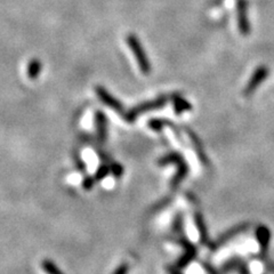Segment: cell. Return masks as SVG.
Wrapping results in <instances>:
<instances>
[{"mask_svg": "<svg viewBox=\"0 0 274 274\" xmlns=\"http://www.w3.org/2000/svg\"><path fill=\"white\" fill-rule=\"evenodd\" d=\"M111 171L113 172V174H115V175H120V173H121V167L119 165H113L111 167Z\"/></svg>", "mask_w": 274, "mask_h": 274, "instance_id": "obj_13", "label": "cell"}, {"mask_svg": "<svg viewBox=\"0 0 274 274\" xmlns=\"http://www.w3.org/2000/svg\"><path fill=\"white\" fill-rule=\"evenodd\" d=\"M95 91H96V95H97V97L101 99L105 105L111 107L112 110H114L115 112H119V113H122L123 110H125L123 104L119 101L118 98H115L113 95L110 94V91H107L106 88H104L103 86H97L95 88Z\"/></svg>", "mask_w": 274, "mask_h": 274, "instance_id": "obj_5", "label": "cell"}, {"mask_svg": "<svg viewBox=\"0 0 274 274\" xmlns=\"http://www.w3.org/2000/svg\"><path fill=\"white\" fill-rule=\"evenodd\" d=\"M126 42L130 48V51L134 54L135 59L137 61L138 68L142 71L143 75H149L151 72V63H150L149 57L143 48V45L138 37L134 33H129L126 36Z\"/></svg>", "mask_w": 274, "mask_h": 274, "instance_id": "obj_1", "label": "cell"}, {"mask_svg": "<svg viewBox=\"0 0 274 274\" xmlns=\"http://www.w3.org/2000/svg\"><path fill=\"white\" fill-rule=\"evenodd\" d=\"M149 126L151 127L153 130H161L164 126V121L159 120V119H153V120L149 122Z\"/></svg>", "mask_w": 274, "mask_h": 274, "instance_id": "obj_11", "label": "cell"}, {"mask_svg": "<svg viewBox=\"0 0 274 274\" xmlns=\"http://www.w3.org/2000/svg\"><path fill=\"white\" fill-rule=\"evenodd\" d=\"M172 99H173L174 106H175V112L177 114L182 113V112H184V111L191 110V107H192L191 104L188 103L186 99H185L183 96H181L180 94H174L172 96Z\"/></svg>", "mask_w": 274, "mask_h": 274, "instance_id": "obj_7", "label": "cell"}, {"mask_svg": "<svg viewBox=\"0 0 274 274\" xmlns=\"http://www.w3.org/2000/svg\"><path fill=\"white\" fill-rule=\"evenodd\" d=\"M127 270H128V268H127L126 264L121 265L120 268H118L117 270H115L113 274H126L127 273Z\"/></svg>", "mask_w": 274, "mask_h": 274, "instance_id": "obj_12", "label": "cell"}, {"mask_svg": "<svg viewBox=\"0 0 274 274\" xmlns=\"http://www.w3.org/2000/svg\"><path fill=\"white\" fill-rule=\"evenodd\" d=\"M167 101H168L167 96L161 95V96H159V97L151 99V101L143 102L141 104H138V105L134 106L132 110H129L128 112H127L125 115V119L128 122H133V121H135V119H136L138 115L145 113V112H150V111L160 109V107L165 106Z\"/></svg>", "mask_w": 274, "mask_h": 274, "instance_id": "obj_2", "label": "cell"}, {"mask_svg": "<svg viewBox=\"0 0 274 274\" xmlns=\"http://www.w3.org/2000/svg\"><path fill=\"white\" fill-rule=\"evenodd\" d=\"M110 171H111V168L107 167V166H101V167L98 168L97 173H96V179L97 180L104 179V177H105L107 174L110 173Z\"/></svg>", "mask_w": 274, "mask_h": 274, "instance_id": "obj_10", "label": "cell"}, {"mask_svg": "<svg viewBox=\"0 0 274 274\" xmlns=\"http://www.w3.org/2000/svg\"><path fill=\"white\" fill-rule=\"evenodd\" d=\"M269 68L264 67V65H261L258 67L256 70L254 71L252 78L249 79L248 84L246 85V87L244 88V96H250L253 95L255 91L257 90L258 87L261 86V84L264 82V80L269 77Z\"/></svg>", "mask_w": 274, "mask_h": 274, "instance_id": "obj_3", "label": "cell"}, {"mask_svg": "<svg viewBox=\"0 0 274 274\" xmlns=\"http://www.w3.org/2000/svg\"><path fill=\"white\" fill-rule=\"evenodd\" d=\"M84 186L85 188H91L92 186V180L91 179H87V180H85V183H84Z\"/></svg>", "mask_w": 274, "mask_h": 274, "instance_id": "obj_14", "label": "cell"}, {"mask_svg": "<svg viewBox=\"0 0 274 274\" xmlns=\"http://www.w3.org/2000/svg\"><path fill=\"white\" fill-rule=\"evenodd\" d=\"M95 126L97 137L101 142L106 140L107 136V119L102 111H96L95 113Z\"/></svg>", "mask_w": 274, "mask_h": 274, "instance_id": "obj_6", "label": "cell"}, {"mask_svg": "<svg viewBox=\"0 0 274 274\" xmlns=\"http://www.w3.org/2000/svg\"><path fill=\"white\" fill-rule=\"evenodd\" d=\"M41 268L47 274H64L61 271L59 266H57L51 260H44L41 262Z\"/></svg>", "mask_w": 274, "mask_h": 274, "instance_id": "obj_9", "label": "cell"}, {"mask_svg": "<svg viewBox=\"0 0 274 274\" xmlns=\"http://www.w3.org/2000/svg\"><path fill=\"white\" fill-rule=\"evenodd\" d=\"M237 15L239 30H240L241 34L248 36L250 33V23L248 18V2H247V0H238Z\"/></svg>", "mask_w": 274, "mask_h": 274, "instance_id": "obj_4", "label": "cell"}, {"mask_svg": "<svg viewBox=\"0 0 274 274\" xmlns=\"http://www.w3.org/2000/svg\"><path fill=\"white\" fill-rule=\"evenodd\" d=\"M41 69H42L41 61L38 59H33L29 62L28 69H26V75H28V77L31 80H34L40 76Z\"/></svg>", "mask_w": 274, "mask_h": 274, "instance_id": "obj_8", "label": "cell"}]
</instances>
